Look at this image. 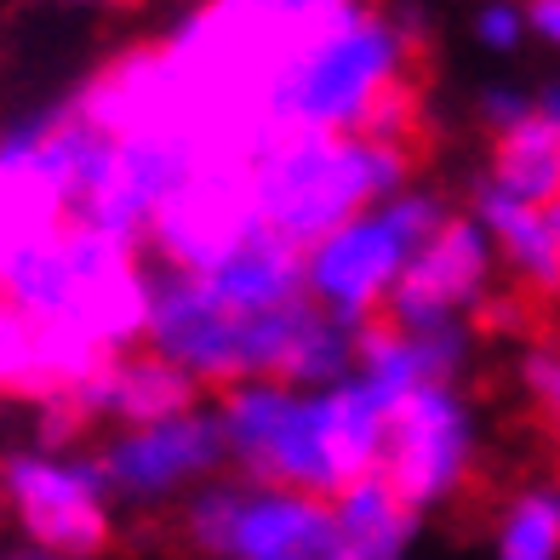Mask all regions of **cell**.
<instances>
[{
	"instance_id": "6da1fadb",
	"label": "cell",
	"mask_w": 560,
	"mask_h": 560,
	"mask_svg": "<svg viewBox=\"0 0 560 560\" xmlns=\"http://www.w3.org/2000/svg\"><path fill=\"white\" fill-rule=\"evenodd\" d=\"M218 429L229 469L264 487H292L315 498H338L349 480L384 464L395 400L366 377H343L326 389H298L275 377H252L218 395Z\"/></svg>"
},
{
	"instance_id": "7a4b0ae2",
	"label": "cell",
	"mask_w": 560,
	"mask_h": 560,
	"mask_svg": "<svg viewBox=\"0 0 560 560\" xmlns=\"http://www.w3.org/2000/svg\"><path fill=\"white\" fill-rule=\"evenodd\" d=\"M423 23L395 7H354L298 35L264 81V115L275 132H366L389 92L406 86Z\"/></svg>"
},
{
	"instance_id": "3957f363",
	"label": "cell",
	"mask_w": 560,
	"mask_h": 560,
	"mask_svg": "<svg viewBox=\"0 0 560 560\" xmlns=\"http://www.w3.org/2000/svg\"><path fill=\"white\" fill-rule=\"evenodd\" d=\"M400 189H412L406 143L366 132H269L246 161L258 223L303 252Z\"/></svg>"
},
{
	"instance_id": "277c9868",
	"label": "cell",
	"mask_w": 560,
	"mask_h": 560,
	"mask_svg": "<svg viewBox=\"0 0 560 560\" xmlns=\"http://www.w3.org/2000/svg\"><path fill=\"white\" fill-rule=\"evenodd\" d=\"M143 280L149 275L132 269V246L69 218L12 246L0 292L18 320L40 332H74L115 354L126 338H143Z\"/></svg>"
},
{
	"instance_id": "5b68a950",
	"label": "cell",
	"mask_w": 560,
	"mask_h": 560,
	"mask_svg": "<svg viewBox=\"0 0 560 560\" xmlns=\"http://www.w3.org/2000/svg\"><path fill=\"white\" fill-rule=\"evenodd\" d=\"M446 218L452 212L435 189H400L389 200H377L372 212L349 218L343 229H332L326 241L303 252V292L349 326L377 320Z\"/></svg>"
},
{
	"instance_id": "8992f818",
	"label": "cell",
	"mask_w": 560,
	"mask_h": 560,
	"mask_svg": "<svg viewBox=\"0 0 560 560\" xmlns=\"http://www.w3.org/2000/svg\"><path fill=\"white\" fill-rule=\"evenodd\" d=\"M184 544L207 560H343L338 503L229 475L184 498Z\"/></svg>"
},
{
	"instance_id": "52a82bcc",
	"label": "cell",
	"mask_w": 560,
	"mask_h": 560,
	"mask_svg": "<svg viewBox=\"0 0 560 560\" xmlns=\"http://www.w3.org/2000/svg\"><path fill=\"white\" fill-rule=\"evenodd\" d=\"M0 498L40 555L86 560L115 532V492L104 464L58 446H23L0 464Z\"/></svg>"
},
{
	"instance_id": "ba28073f",
	"label": "cell",
	"mask_w": 560,
	"mask_h": 560,
	"mask_svg": "<svg viewBox=\"0 0 560 560\" xmlns=\"http://www.w3.org/2000/svg\"><path fill=\"white\" fill-rule=\"evenodd\" d=\"M143 343L184 366L200 389L246 384V315L229 310L200 269L161 264L143 280Z\"/></svg>"
},
{
	"instance_id": "9c48e42d",
	"label": "cell",
	"mask_w": 560,
	"mask_h": 560,
	"mask_svg": "<svg viewBox=\"0 0 560 560\" xmlns=\"http://www.w3.org/2000/svg\"><path fill=\"white\" fill-rule=\"evenodd\" d=\"M195 177H200V155L184 132H172V126H132V132H115L104 177H97L92 195L69 218H81L97 235H109V241L138 252L155 235L161 212L195 184Z\"/></svg>"
},
{
	"instance_id": "30bf717a",
	"label": "cell",
	"mask_w": 560,
	"mask_h": 560,
	"mask_svg": "<svg viewBox=\"0 0 560 560\" xmlns=\"http://www.w3.org/2000/svg\"><path fill=\"white\" fill-rule=\"evenodd\" d=\"M475 457H480V435H475L469 400L452 384H429L418 395L395 400L384 464L377 469H384L389 487L423 515V509H441L469 487Z\"/></svg>"
},
{
	"instance_id": "8fae6325",
	"label": "cell",
	"mask_w": 560,
	"mask_h": 560,
	"mask_svg": "<svg viewBox=\"0 0 560 560\" xmlns=\"http://www.w3.org/2000/svg\"><path fill=\"white\" fill-rule=\"evenodd\" d=\"M97 464H104L115 503L155 509V503L195 498L200 487H212L218 469L229 464V452H223L218 412L189 406V412L161 418V423L115 429V435L97 446Z\"/></svg>"
},
{
	"instance_id": "7c38bea8",
	"label": "cell",
	"mask_w": 560,
	"mask_h": 560,
	"mask_svg": "<svg viewBox=\"0 0 560 560\" xmlns=\"http://www.w3.org/2000/svg\"><path fill=\"white\" fill-rule=\"evenodd\" d=\"M498 252L492 235L475 212H452L429 246L418 252L412 275L400 280V292L389 303V320L406 332H446V326H469L475 310H487L498 292Z\"/></svg>"
},
{
	"instance_id": "4fadbf2b",
	"label": "cell",
	"mask_w": 560,
	"mask_h": 560,
	"mask_svg": "<svg viewBox=\"0 0 560 560\" xmlns=\"http://www.w3.org/2000/svg\"><path fill=\"white\" fill-rule=\"evenodd\" d=\"M109 149H115V132L104 126V115H92V109L23 115L0 132V172L52 189L74 212L92 195L97 177H104Z\"/></svg>"
},
{
	"instance_id": "5bb4252c",
	"label": "cell",
	"mask_w": 560,
	"mask_h": 560,
	"mask_svg": "<svg viewBox=\"0 0 560 560\" xmlns=\"http://www.w3.org/2000/svg\"><path fill=\"white\" fill-rule=\"evenodd\" d=\"M354 338H361V326L326 315L310 298L269 315H246V384L252 377H275V384L298 389L343 384L354 372Z\"/></svg>"
},
{
	"instance_id": "9a60e30c",
	"label": "cell",
	"mask_w": 560,
	"mask_h": 560,
	"mask_svg": "<svg viewBox=\"0 0 560 560\" xmlns=\"http://www.w3.org/2000/svg\"><path fill=\"white\" fill-rule=\"evenodd\" d=\"M74 406L97 423H115V429H138V423H161L200 406V384L172 366L166 354H155L149 343L138 349H115L104 361H92L81 377H74Z\"/></svg>"
},
{
	"instance_id": "2e32d148",
	"label": "cell",
	"mask_w": 560,
	"mask_h": 560,
	"mask_svg": "<svg viewBox=\"0 0 560 560\" xmlns=\"http://www.w3.org/2000/svg\"><path fill=\"white\" fill-rule=\"evenodd\" d=\"M469 361V326H446V332H406L389 315H377L354 338V377H366L377 395L406 400L429 384H452Z\"/></svg>"
},
{
	"instance_id": "e0dca14e",
	"label": "cell",
	"mask_w": 560,
	"mask_h": 560,
	"mask_svg": "<svg viewBox=\"0 0 560 560\" xmlns=\"http://www.w3.org/2000/svg\"><path fill=\"white\" fill-rule=\"evenodd\" d=\"M200 275L241 315H269V310H287V303L310 298L303 292V246H292L287 235H275L264 223H246Z\"/></svg>"
},
{
	"instance_id": "ac0fdd59",
	"label": "cell",
	"mask_w": 560,
	"mask_h": 560,
	"mask_svg": "<svg viewBox=\"0 0 560 560\" xmlns=\"http://www.w3.org/2000/svg\"><path fill=\"white\" fill-rule=\"evenodd\" d=\"M469 212L487 223L498 269L509 275V287H521L526 298H560V235H555L544 207H526V200L480 184Z\"/></svg>"
},
{
	"instance_id": "d6986e66",
	"label": "cell",
	"mask_w": 560,
	"mask_h": 560,
	"mask_svg": "<svg viewBox=\"0 0 560 560\" xmlns=\"http://www.w3.org/2000/svg\"><path fill=\"white\" fill-rule=\"evenodd\" d=\"M343 526V560H406L418 532V509L406 503L384 469H372L332 498Z\"/></svg>"
},
{
	"instance_id": "ffe728a7",
	"label": "cell",
	"mask_w": 560,
	"mask_h": 560,
	"mask_svg": "<svg viewBox=\"0 0 560 560\" xmlns=\"http://www.w3.org/2000/svg\"><path fill=\"white\" fill-rule=\"evenodd\" d=\"M487 184L526 200V207H555L560 200V126L532 115L515 132L492 138V161H487Z\"/></svg>"
},
{
	"instance_id": "44dd1931",
	"label": "cell",
	"mask_w": 560,
	"mask_h": 560,
	"mask_svg": "<svg viewBox=\"0 0 560 560\" xmlns=\"http://www.w3.org/2000/svg\"><path fill=\"white\" fill-rule=\"evenodd\" d=\"M492 555L498 560H560V480H526L498 509Z\"/></svg>"
},
{
	"instance_id": "7402d4cb",
	"label": "cell",
	"mask_w": 560,
	"mask_h": 560,
	"mask_svg": "<svg viewBox=\"0 0 560 560\" xmlns=\"http://www.w3.org/2000/svg\"><path fill=\"white\" fill-rule=\"evenodd\" d=\"M354 7H361V0H218V18L241 23V30H269V35L287 30L298 40V35H310V30H320V23H332Z\"/></svg>"
},
{
	"instance_id": "603a6c76",
	"label": "cell",
	"mask_w": 560,
	"mask_h": 560,
	"mask_svg": "<svg viewBox=\"0 0 560 560\" xmlns=\"http://www.w3.org/2000/svg\"><path fill=\"white\" fill-rule=\"evenodd\" d=\"M469 30L487 52H521V40L532 35V7L526 0H480Z\"/></svg>"
},
{
	"instance_id": "cb8c5ba5",
	"label": "cell",
	"mask_w": 560,
	"mask_h": 560,
	"mask_svg": "<svg viewBox=\"0 0 560 560\" xmlns=\"http://www.w3.org/2000/svg\"><path fill=\"white\" fill-rule=\"evenodd\" d=\"M521 384L560 423V343H538V349L526 354V361H521Z\"/></svg>"
},
{
	"instance_id": "d4e9b609",
	"label": "cell",
	"mask_w": 560,
	"mask_h": 560,
	"mask_svg": "<svg viewBox=\"0 0 560 560\" xmlns=\"http://www.w3.org/2000/svg\"><path fill=\"white\" fill-rule=\"evenodd\" d=\"M532 115H538V97L532 92H515V86H487L480 92V126H487L492 138L515 132V126L532 120Z\"/></svg>"
},
{
	"instance_id": "484cf974",
	"label": "cell",
	"mask_w": 560,
	"mask_h": 560,
	"mask_svg": "<svg viewBox=\"0 0 560 560\" xmlns=\"http://www.w3.org/2000/svg\"><path fill=\"white\" fill-rule=\"evenodd\" d=\"M532 7V35H538L549 52H560V0H526Z\"/></svg>"
},
{
	"instance_id": "4316f807",
	"label": "cell",
	"mask_w": 560,
	"mask_h": 560,
	"mask_svg": "<svg viewBox=\"0 0 560 560\" xmlns=\"http://www.w3.org/2000/svg\"><path fill=\"white\" fill-rule=\"evenodd\" d=\"M538 115H544V120H555V126H560V81H549V86H544V92H538Z\"/></svg>"
},
{
	"instance_id": "83f0119b",
	"label": "cell",
	"mask_w": 560,
	"mask_h": 560,
	"mask_svg": "<svg viewBox=\"0 0 560 560\" xmlns=\"http://www.w3.org/2000/svg\"><path fill=\"white\" fill-rule=\"evenodd\" d=\"M52 7H132V0H52Z\"/></svg>"
},
{
	"instance_id": "f1b7e54d",
	"label": "cell",
	"mask_w": 560,
	"mask_h": 560,
	"mask_svg": "<svg viewBox=\"0 0 560 560\" xmlns=\"http://www.w3.org/2000/svg\"><path fill=\"white\" fill-rule=\"evenodd\" d=\"M549 223H555V235H560V200H555V207H549Z\"/></svg>"
},
{
	"instance_id": "f546056e",
	"label": "cell",
	"mask_w": 560,
	"mask_h": 560,
	"mask_svg": "<svg viewBox=\"0 0 560 560\" xmlns=\"http://www.w3.org/2000/svg\"><path fill=\"white\" fill-rule=\"evenodd\" d=\"M23 560H52V555H23Z\"/></svg>"
}]
</instances>
